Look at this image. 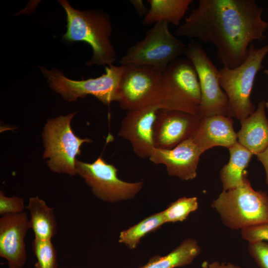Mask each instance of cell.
Listing matches in <instances>:
<instances>
[{
	"instance_id": "1",
	"label": "cell",
	"mask_w": 268,
	"mask_h": 268,
	"mask_svg": "<svg viewBox=\"0 0 268 268\" xmlns=\"http://www.w3.org/2000/svg\"><path fill=\"white\" fill-rule=\"evenodd\" d=\"M264 11L255 0H199L174 34L213 45L223 67L233 68L244 62L253 41L266 38Z\"/></svg>"
},
{
	"instance_id": "2",
	"label": "cell",
	"mask_w": 268,
	"mask_h": 268,
	"mask_svg": "<svg viewBox=\"0 0 268 268\" xmlns=\"http://www.w3.org/2000/svg\"><path fill=\"white\" fill-rule=\"evenodd\" d=\"M59 2L67 14V30L62 36L63 40L84 42L91 47L92 56L86 66L113 65L116 53L110 41L113 29L109 15L96 9H75L66 0Z\"/></svg>"
},
{
	"instance_id": "3",
	"label": "cell",
	"mask_w": 268,
	"mask_h": 268,
	"mask_svg": "<svg viewBox=\"0 0 268 268\" xmlns=\"http://www.w3.org/2000/svg\"><path fill=\"white\" fill-rule=\"evenodd\" d=\"M211 206L218 213L222 223L232 230L268 222V193L255 190L247 173L240 185L222 191Z\"/></svg>"
},
{
	"instance_id": "4",
	"label": "cell",
	"mask_w": 268,
	"mask_h": 268,
	"mask_svg": "<svg viewBox=\"0 0 268 268\" xmlns=\"http://www.w3.org/2000/svg\"><path fill=\"white\" fill-rule=\"evenodd\" d=\"M268 53V44L258 48L252 43L247 57L240 66L233 68L219 69L220 86L228 100V117L240 121L255 111L251 94L258 72Z\"/></svg>"
},
{
	"instance_id": "5",
	"label": "cell",
	"mask_w": 268,
	"mask_h": 268,
	"mask_svg": "<svg viewBox=\"0 0 268 268\" xmlns=\"http://www.w3.org/2000/svg\"><path fill=\"white\" fill-rule=\"evenodd\" d=\"M76 113L49 119L44 127L43 157L48 159L47 166L54 173L76 175V157L81 154L80 147L84 143L92 142L88 138H80L72 131L71 121Z\"/></svg>"
},
{
	"instance_id": "6",
	"label": "cell",
	"mask_w": 268,
	"mask_h": 268,
	"mask_svg": "<svg viewBox=\"0 0 268 268\" xmlns=\"http://www.w3.org/2000/svg\"><path fill=\"white\" fill-rule=\"evenodd\" d=\"M38 67L50 87L67 101H75L88 95L95 96L104 105L118 101L123 65L105 66V73L101 76L81 80L70 79L55 68L49 70L44 67Z\"/></svg>"
},
{
	"instance_id": "7",
	"label": "cell",
	"mask_w": 268,
	"mask_h": 268,
	"mask_svg": "<svg viewBox=\"0 0 268 268\" xmlns=\"http://www.w3.org/2000/svg\"><path fill=\"white\" fill-rule=\"evenodd\" d=\"M169 23L161 21L141 40L130 47L119 63L121 65L148 66L163 72L174 60L185 54L186 45L170 31Z\"/></svg>"
},
{
	"instance_id": "8",
	"label": "cell",
	"mask_w": 268,
	"mask_h": 268,
	"mask_svg": "<svg viewBox=\"0 0 268 268\" xmlns=\"http://www.w3.org/2000/svg\"><path fill=\"white\" fill-rule=\"evenodd\" d=\"M201 101L199 79L192 63L188 59L174 60L163 72L161 109L198 115Z\"/></svg>"
},
{
	"instance_id": "9",
	"label": "cell",
	"mask_w": 268,
	"mask_h": 268,
	"mask_svg": "<svg viewBox=\"0 0 268 268\" xmlns=\"http://www.w3.org/2000/svg\"><path fill=\"white\" fill-rule=\"evenodd\" d=\"M123 66L117 101L120 107L128 111L160 105L163 94V72L148 66Z\"/></svg>"
},
{
	"instance_id": "10",
	"label": "cell",
	"mask_w": 268,
	"mask_h": 268,
	"mask_svg": "<svg viewBox=\"0 0 268 268\" xmlns=\"http://www.w3.org/2000/svg\"><path fill=\"white\" fill-rule=\"evenodd\" d=\"M76 173L91 188L93 194L105 202L114 203L132 200L140 192L142 181L128 182L120 179L118 169L99 157L92 163L76 159Z\"/></svg>"
},
{
	"instance_id": "11",
	"label": "cell",
	"mask_w": 268,
	"mask_h": 268,
	"mask_svg": "<svg viewBox=\"0 0 268 268\" xmlns=\"http://www.w3.org/2000/svg\"><path fill=\"white\" fill-rule=\"evenodd\" d=\"M197 72L201 92L198 115L206 117L217 115L228 116V100L222 90L218 69L201 47L190 39L184 54Z\"/></svg>"
},
{
	"instance_id": "12",
	"label": "cell",
	"mask_w": 268,
	"mask_h": 268,
	"mask_svg": "<svg viewBox=\"0 0 268 268\" xmlns=\"http://www.w3.org/2000/svg\"><path fill=\"white\" fill-rule=\"evenodd\" d=\"M159 105L128 111L122 121L118 135L130 142L134 153L140 158L150 157L155 148L153 130Z\"/></svg>"
},
{
	"instance_id": "13",
	"label": "cell",
	"mask_w": 268,
	"mask_h": 268,
	"mask_svg": "<svg viewBox=\"0 0 268 268\" xmlns=\"http://www.w3.org/2000/svg\"><path fill=\"white\" fill-rule=\"evenodd\" d=\"M201 117L179 111L160 109L153 130L155 148L170 149L192 137Z\"/></svg>"
},
{
	"instance_id": "14",
	"label": "cell",
	"mask_w": 268,
	"mask_h": 268,
	"mask_svg": "<svg viewBox=\"0 0 268 268\" xmlns=\"http://www.w3.org/2000/svg\"><path fill=\"white\" fill-rule=\"evenodd\" d=\"M30 228L29 219L25 212L0 218V257L7 261L9 268H22L25 265L24 239Z\"/></svg>"
},
{
	"instance_id": "15",
	"label": "cell",
	"mask_w": 268,
	"mask_h": 268,
	"mask_svg": "<svg viewBox=\"0 0 268 268\" xmlns=\"http://www.w3.org/2000/svg\"><path fill=\"white\" fill-rule=\"evenodd\" d=\"M202 153L191 137L172 149L155 148L149 159L154 164L164 165L168 175L188 181L196 177Z\"/></svg>"
},
{
	"instance_id": "16",
	"label": "cell",
	"mask_w": 268,
	"mask_h": 268,
	"mask_svg": "<svg viewBox=\"0 0 268 268\" xmlns=\"http://www.w3.org/2000/svg\"><path fill=\"white\" fill-rule=\"evenodd\" d=\"M233 124L231 117L224 115L201 117L191 137L203 153L215 146L228 149L238 142Z\"/></svg>"
},
{
	"instance_id": "17",
	"label": "cell",
	"mask_w": 268,
	"mask_h": 268,
	"mask_svg": "<svg viewBox=\"0 0 268 268\" xmlns=\"http://www.w3.org/2000/svg\"><path fill=\"white\" fill-rule=\"evenodd\" d=\"M265 102L248 117L240 120L241 128L237 133L238 142L253 155L263 152L268 146V120Z\"/></svg>"
},
{
	"instance_id": "18",
	"label": "cell",
	"mask_w": 268,
	"mask_h": 268,
	"mask_svg": "<svg viewBox=\"0 0 268 268\" xmlns=\"http://www.w3.org/2000/svg\"><path fill=\"white\" fill-rule=\"evenodd\" d=\"M26 208L29 211V223L35 238L51 240L57 233L58 224L54 209L39 196L31 197Z\"/></svg>"
},
{
	"instance_id": "19",
	"label": "cell",
	"mask_w": 268,
	"mask_h": 268,
	"mask_svg": "<svg viewBox=\"0 0 268 268\" xmlns=\"http://www.w3.org/2000/svg\"><path fill=\"white\" fill-rule=\"evenodd\" d=\"M201 252V247L197 240L193 238H187L166 255H154L145 265L138 268L183 267L191 264Z\"/></svg>"
},
{
	"instance_id": "20",
	"label": "cell",
	"mask_w": 268,
	"mask_h": 268,
	"mask_svg": "<svg viewBox=\"0 0 268 268\" xmlns=\"http://www.w3.org/2000/svg\"><path fill=\"white\" fill-rule=\"evenodd\" d=\"M230 158L227 164L220 171V179L223 191L235 188L240 185L244 179L253 154L238 142L228 148Z\"/></svg>"
},
{
	"instance_id": "21",
	"label": "cell",
	"mask_w": 268,
	"mask_h": 268,
	"mask_svg": "<svg viewBox=\"0 0 268 268\" xmlns=\"http://www.w3.org/2000/svg\"><path fill=\"white\" fill-rule=\"evenodd\" d=\"M192 0H148L150 8L142 23L148 25L161 21L180 26Z\"/></svg>"
},
{
	"instance_id": "22",
	"label": "cell",
	"mask_w": 268,
	"mask_h": 268,
	"mask_svg": "<svg viewBox=\"0 0 268 268\" xmlns=\"http://www.w3.org/2000/svg\"><path fill=\"white\" fill-rule=\"evenodd\" d=\"M165 223L162 211L152 214L122 231L119 236L118 242L129 249H134L143 237L157 230Z\"/></svg>"
},
{
	"instance_id": "23",
	"label": "cell",
	"mask_w": 268,
	"mask_h": 268,
	"mask_svg": "<svg viewBox=\"0 0 268 268\" xmlns=\"http://www.w3.org/2000/svg\"><path fill=\"white\" fill-rule=\"evenodd\" d=\"M198 207V199L196 197L180 198L162 211L164 221L165 223L183 222Z\"/></svg>"
},
{
	"instance_id": "24",
	"label": "cell",
	"mask_w": 268,
	"mask_h": 268,
	"mask_svg": "<svg viewBox=\"0 0 268 268\" xmlns=\"http://www.w3.org/2000/svg\"><path fill=\"white\" fill-rule=\"evenodd\" d=\"M32 249L37 259L35 268H58L57 251L51 240L34 238Z\"/></svg>"
},
{
	"instance_id": "25",
	"label": "cell",
	"mask_w": 268,
	"mask_h": 268,
	"mask_svg": "<svg viewBox=\"0 0 268 268\" xmlns=\"http://www.w3.org/2000/svg\"><path fill=\"white\" fill-rule=\"evenodd\" d=\"M26 208L24 200L18 196L11 197L5 195L2 191H0V215L1 216L22 213Z\"/></svg>"
},
{
	"instance_id": "26",
	"label": "cell",
	"mask_w": 268,
	"mask_h": 268,
	"mask_svg": "<svg viewBox=\"0 0 268 268\" xmlns=\"http://www.w3.org/2000/svg\"><path fill=\"white\" fill-rule=\"evenodd\" d=\"M248 252L259 268H268V243L265 241L248 243Z\"/></svg>"
},
{
	"instance_id": "27",
	"label": "cell",
	"mask_w": 268,
	"mask_h": 268,
	"mask_svg": "<svg viewBox=\"0 0 268 268\" xmlns=\"http://www.w3.org/2000/svg\"><path fill=\"white\" fill-rule=\"evenodd\" d=\"M240 233L242 238L248 243L268 241V222L244 228Z\"/></svg>"
},
{
	"instance_id": "28",
	"label": "cell",
	"mask_w": 268,
	"mask_h": 268,
	"mask_svg": "<svg viewBox=\"0 0 268 268\" xmlns=\"http://www.w3.org/2000/svg\"><path fill=\"white\" fill-rule=\"evenodd\" d=\"M201 268H242L239 266L235 265L231 262H219L218 261H213L209 263L207 261H204L201 265Z\"/></svg>"
},
{
	"instance_id": "29",
	"label": "cell",
	"mask_w": 268,
	"mask_h": 268,
	"mask_svg": "<svg viewBox=\"0 0 268 268\" xmlns=\"http://www.w3.org/2000/svg\"><path fill=\"white\" fill-rule=\"evenodd\" d=\"M256 156L263 165L266 172V182L268 186V146L263 152Z\"/></svg>"
},
{
	"instance_id": "30",
	"label": "cell",
	"mask_w": 268,
	"mask_h": 268,
	"mask_svg": "<svg viewBox=\"0 0 268 268\" xmlns=\"http://www.w3.org/2000/svg\"><path fill=\"white\" fill-rule=\"evenodd\" d=\"M134 7L136 12L139 15L144 16L147 13L148 10L145 7L142 0H131L130 1Z\"/></svg>"
},
{
	"instance_id": "31",
	"label": "cell",
	"mask_w": 268,
	"mask_h": 268,
	"mask_svg": "<svg viewBox=\"0 0 268 268\" xmlns=\"http://www.w3.org/2000/svg\"><path fill=\"white\" fill-rule=\"evenodd\" d=\"M264 73L267 75L268 79V69H267L264 70ZM265 107L266 108L268 109V101L266 102H265Z\"/></svg>"
}]
</instances>
